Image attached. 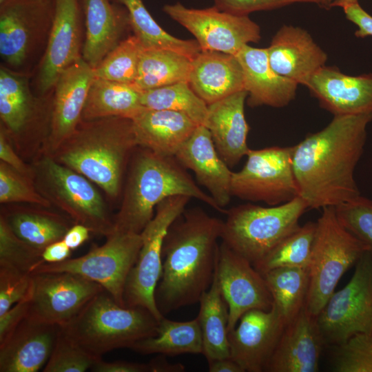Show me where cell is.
Returning <instances> with one entry per match:
<instances>
[{"label":"cell","mask_w":372,"mask_h":372,"mask_svg":"<svg viewBox=\"0 0 372 372\" xmlns=\"http://www.w3.org/2000/svg\"><path fill=\"white\" fill-rule=\"evenodd\" d=\"M371 114L337 115L320 131L292 146L298 196L309 209L336 207L360 196L354 172Z\"/></svg>","instance_id":"6da1fadb"},{"label":"cell","mask_w":372,"mask_h":372,"mask_svg":"<svg viewBox=\"0 0 372 372\" xmlns=\"http://www.w3.org/2000/svg\"><path fill=\"white\" fill-rule=\"evenodd\" d=\"M223 221L200 208L185 210L171 225L162 249L161 274L155 291L165 314L199 302L212 284Z\"/></svg>","instance_id":"7a4b0ae2"},{"label":"cell","mask_w":372,"mask_h":372,"mask_svg":"<svg viewBox=\"0 0 372 372\" xmlns=\"http://www.w3.org/2000/svg\"><path fill=\"white\" fill-rule=\"evenodd\" d=\"M138 147L132 120L114 116L81 121L51 156L115 199L121 193L125 171Z\"/></svg>","instance_id":"3957f363"},{"label":"cell","mask_w":372,"mask_h":372,"mask_svg":"<svg viewBox=\"0 0 372 372\" xmlns=\"http://www.w3.org/2000/svg\"><path fill=\"white\" fill-rule=\"evenodd\" d=\"M136 150L121 204L114 216V231L141 234L154 217L157 205L173 196L194 198L225 213L212 197L196 185L175 156L141 147Z\"/></svg>","instance_id":"277c9868"},{"label":"cell","mask_w":372,"mask_h":372,"mask_svg":"<svg viewBox=\"0 0 372 372\" xmlns=\"http://www.w3.org/2000/svg\"><path fill=\"white\" fill-rule=\"evenodd\" d=\"M158 320L142 307L120 305L105 290L95 295L67 324L63 333L96 358L130 348L156 334Z\"/></svg>","instance_id":"5b68a950"},{"label":"cell","mask_w":372,"mask_h":372,"mask_svg":"<svg viewBox=\"0 0 372 372\" xmlns=\"http://www.w3.org/2000/svg\"><path fill=\"white\" fill-rule=\"evenodd\" d=\"M307 209L300 196L270 207L239 205L226 210L220 239L254 266L300 227L299 220Z\"/></svg>","instance_id":"8992f818"},{"label":"cell","mask_w":372,"mask_h":372,"mask_svg":"<svg viewBox=\"0 0 372 372\" xmlns=\"http://www.w3.org/2000/svg\"><path fill=\"white\" fill-rule=\"evenodd\" d=\"M32 167L34 186L52 207L94 234L106 237L114 231V217L89 179L43 153Z\"/></svg>","instance_id":"52a82bcc"},{"label":"cell","mask_w":372,"mask_h":372,"mask_svg":"<svg viewBox=\"0 0 372 372\" xmlns=\"http://www.w3.org/2000/svg\"><path fill=\"white\" fill-rule=\"evenodd\" d=\"M316 221L309 265V286L305 306L317 316L335 291L340 279L366 247L340 223L334 207H325Z\"/></svg>","instance_id":"ba28073f"},{"label":"cell","mask_w":372,"mask_h":372,"mask_svg":"<svg viewBox=\"0 0 372 372\" xmlns=\"http://www.w3.org/2000/svg\"><path fill=\"white\" fill-rule=\"evenodd\" d=\"M142 245L141 234L114 231L101 246L86 254L57 263L43 262L32 273L70 272L101 285L121 306L128 275L134 267Z\"/></svg>","instance_id":"9c48e42d"},{"label":"cell","mask_w":372,"mask_h":372,"mask_svg":"<svg viewBox=\"0 0 372 372\" xmlns=\"http://www.w3.org/2000/svg\"><path fill=\"white\" fill-rule=\"evenodd\" d=\"M191 198L183 195L173 196L157 205L154 217L141 233V247L126 281L125 306L144 307L158 320L164 316L157 307L155 291L161 274L164 239L169 227L185 210Z\"/></svg>","instance_id":"30bf717a"},{"label":"cell","mask_w":372,"mask_h":372,"mask_svg":"<svg viewBox=\"0 0 372 372\" xmlns=\"http://www.w3.org/2000/svg\"><path fill=\"white\" fill-rule=\"evenodd\" d=\"M324 344L340 345L354 335L372 333V254L356 263L349 282L334 291L317 316Z\"/></svg>","instance_id":"8fae6325"},{"label":"cell","mask_w":372,"mask_h":372,"mask_svg":"<svg viewBox=\"0 0 372 372\" xmlns=\"http://www.w3.org/2000/svg\"><path fill=\"white\" fill-rule=\"evenodd\" d=\"M292 147L249 149L242 168L233 172L232 196L269 206L287 203L298 196L292 165Z\"/></svg>","instance_id":"7c38bea8"},{"label":"cell","mask_w":372,"mask_h":372,"mask_svg":"<svg viewBox=\"0 0 372 372\" xmlns=\"http://www.w3.org/2000/svg\"><path fill=\"white\" fill-rule=\"evenodd\" d=\"M163 10L195 37L201 50L236 55L261 39L259 25L248 15L223 11L216 6L194 9L176 3L164 6Z\"/></svg>","instance_id":"4fadbf2b"},{"label":"cell","mask_w":372,"mask_h":372,"mask_svg":"<svg viewBox=\"0 0 372 372\" xmlns=\"http://www.w3.org/2000/svg\"><path fill=\"white\" fill-rule=\"evenodd\" d=\"M33 293L27 317L63 327L97 293L99 283L70 272L32 273Z\"/></svg>","instance_id":"5bb4252c"},{"label":"cell","mask_w":372,"mask_h":372,"mask_svg":"<svg viewBox=\"0 0 372 372\" xmlns=\"http://www.w3.org/2000/svg\"><path fill=\"white\" fill-rule=\"evenodd\" d=\"M54 14L53 0H6L0 4V54L8 66L25 64Z\"/></svg>","instance_id":"9a60e30c"},{"label":"cell","mask_w":372,"mask_h":372,"mask_svg":"<svg viewBox=\"0 0 372 372\" xmlns=\"http://www.w3.org/2000/svg\"><path fill=\"white\" fill-rule=\"evenodd\" d=\"M216 276L229 310L228 333L251 309L268 311L273 299L263 276L246 258L224 242L219 246Z\"/></svg>","instance_id":"2e32d148"},{"label":"cell","mask_w":372,"mask_h":372,"mask_svg":"<svg viewBox=\"0 0 372 372\" xmlns=\"http://www.w3.org/2000/svg\"><path fill=\"white\" fill-rule=\"evenodd\" d=\"M53 1L52 21L37 80V87L41 94L54 89L61 74L82 58L83 10L79 0Z\"/></svg>","instance_id":"e0dca14e"},{"label":"cell","mask_w":372,"mask_h":372,"mask_svg":"<svg viewBox=\"0 0 372 372\" xmlns=\"http://www.w3.org/2000/svg\"><path fill=\"white\" fill-rule=\"evenodd\" d=\"M94 79V69L83 58L64 70L54 87L48 132L43 153L51 156L81 121L83 107Z\"/></svg>","instance_id":"ac0fdd59"},{"label":"cell","mask_w":372,"mask_h":372,"mask_svg":"<svg viewBox=\"0 0 372 372\" xmlns=\"http://www.w3.org/2000/svg\"><path fill=\"white\" fill-rule=\"evenodd\" d=\"M285 327L273 307L248 311L228 333L230 358L245 372L265 371Z\"/></svg>","instance_id":"d6986e66"},{"label":"cell","mask_w":372,"mask_h":372,"mask_svg":"<svg viewBox=\"0 0 372 372\" xmlns=\"http://www.w3.org/2000/svg\"><path fill=\"white\" fill-rule=\"evenodd\" d=\"M303 85L333 116L372 115V73L351 76L324 65Z\"/></svg>","instance_id":"ffe728a7"},{"label":"cell","mask_w":372,"mask_h":372,"mask_svg":"<svg viewBox=\"0 0 372 372\" xmlns=\"http://www.w3.org/2000/svg\"><path fill=\"white\" fill-rule=\"evenodd\" d=\"M323 344L317 316L304 305L285 327L265 371L316 372Z\"/></svg>","instance_id":"44dd1931"},{"label":"cell","mask_w":372,"mask_h":372,"mask_svg":"<svg viewBox=\"0 0 372 372\" xmlns=\"http://www.w3.org/2000/svg\"><path fill=\"white\" fill-rule=\"evenodd\" d=\"M61 327L23 319L0 342L1 372H37L48 361Z\"/></svg>","instance_id":"7402d4cb"},{"label":"cell","mask_w":372,"mask_h":372,"mask_svg":"<svg viewBox=\"0 0 372 372\" xmlns=\"http://www.w3.org/2000/svg\"><path fill=\"white\" fill-rule=\"evenodd\" d=\"M267 49L272 69L279 75L301 85L326 65L327 61V53L311 34L291 25H282Z\"/></svg>","instance_id":"603a6c76"},{"label":"cell","mask_w":372,"mask_h":372,"mask_svg":"<svg viewBox=\"0 0 372 372\" xmlns=\"http://www.w3.org/2000/svg\"><path fill=\"white\" fill-rule=\"evenodd\" d=\"M185 167L195 174L197 182L209 193L218 207L224 209L232 196L233 172L219 156L208 129L198 125L175 155Z\"/></svg>","instance_id":"cb8c5ba5"},{"label":"cell","mask_w":372,"mask_h":372,"mask_svg":"<svg viewBox=\"0 0 372 372\" xmlns=\"http://www.w3.org/2000/svg\"><path fill=\"white\" fill-rule=\"evenodd\" d=\"M245 90L208 105L205 125L210 132L215 147L229 167L236 165L249 149V126L245 116Z\"/></svg>","instance_id":"d4e9b609"},{"label":"cell","mask_w":372,"mask_h":372,"mask_svg":"<svg viewBox=\"0 0 372 372\" xmlns=\"http://www.w3.org/2000/svg\"><path fill=\"white\" fill-rule=\"evenodd\" d=\"M236 56L242 68L249 106L280 108L295 99L299 84L279 75L272 69L267 48H256L246 45Z\"/></svg>","instance_id":"484cf974"},{"label":"cell","mask_w":372,"mask_h":372,"mask_svg":"<svg viewBox=\"0 0 372 372\" xmlns=\"http://www.w3.org/2000/svg\"><path fill=\"white\" fill-rule=\"evenodd\" d=\"M85 37L82 58L94 69L130 28L126 8L111 0H82Z\"/></svg>","instance_id":"4316f807"},{"label":"cell","mask_w":372,"mask_h":372,"mask_svg":"<svg viewBox=\"0 0 372 372\" xmlns=\"http://www.w3.org/2000/svg\"><path fill=\"white\" fill-rule=\"evenodd\" d=\"M188 83L210 105L245 90L242 66L236 55L201 50L192 60Z\"/></svg>","instance_id":"83f0119b"},{"label":"cell","mask_w":372,"mask_h":372,"mask_svg":"<svg viewBox=\"0 0 372 372\" xmlns=\"http://www.w3.org/2000/svg\"><path fill=\"white\" fill-rule=\"evenodd\" d=\"M132 120L138 147L173 156L199 125L183 113L167 110L144 108Z\"/></svg>","instance_id":"f1b7e54d"},{"label":"cell","mask_w":372,"mask_h":372,"mask_svg":"<svg viewBox=\"0 0 372 372\" xmlns=\"http://www.w3.org/2000/svg\"><path fill=\"white\" fill-rule=\"evenodd\" d=\"M39 102L27 76L5 65L0 68V117L10 138L20 139L37 120Z\"/></svg>","instance_id":"f546056e"},{"label":"cell","mask_w":372,"mask_h":372,"mask_svg":"<svg viewBox=\"0 0 372 372\" xmlns=\"http://www.w3.org/2000/svg\"><path fill=\"white\" fill-rule=\"evenodd\" d=\"M49 209L41 206L12 207L1 211V216L18 237L43 251L49 245L63 240L74 224L67 216Z\"/></svg>","instance_id":"4dcf8cb0"},{"label":"cell","mask_w":372,"mask_h":372,"mask_svg":"<svg viewBox=\"0 0 372 372\" xmlns=\"http://www.w3.org/2000/svg\"><path fill=\"white\" fill-rule=\"evenodd\" d=\"M198 302L200 310L197 318L203 339V354L208 362L230 358L227 330L229 310L220 291L216 271L212 284Z\"/></svg>","instance_id":"1f68e13d"},{"label":"cell","mask_w":372,"mask_h":372,"mask_svg":"<svg viewBox=\"0 0 372 372\" xmlns=\"http://www.w3.org/2000/svg\"><path fill=\"white\" fill-rule=\"evenodd\" d=\"M144 108L141 102V92L132 86L94 77L81 121L114 116L132 119Z\"/></svg>","instance_id":"d6a6232c"},{"label":"cell","mask_w":372,"mask_h":372,"mask_svg":"<svg viewBox=\"0 0 372 372\" xmlns=\"http://www.w3.org/2000/svg\"><path fill=\"white\" fill-rule=\"evenodd\" d=\"M144 355H177L200 354L203 352V339L197 318L186 322H177L163 316L155 335L136 342L131 348Z\"/></svg>","instance_id":"836d02e7"},{"label":"cell","mask_w":372,"mask_h":372,"mask_svg":"<svg viewBox=\"0 0 372 372\" xmlns=\"http://www.w3.org/2000/svg\"><path fill=\"white\" fill-rule=\"evenodd\" d=\"M192 60L165 49H143L132 86L141 92L188 81Z\"/></svg>","instance_id":"e575fe53"},{"label":"cell","mask_w":372,"mask_h":372,"mask_svg":"<svg viewBox=\"0 0 372 372\" xmlns=\"http://www.w3.org/2000/svg\"><path fill=\"white\" fill-rule=\"evenodd\" d=\"M273 299V307L289 323L304 307L309 286V268L280 267L262 274Z\"/></svg>","instance_id":"d590c367"},{"label":"cell","mask_w":372,"mask_h":372,"mask_svg":"<svg viewBox=\"0 0 372 372\" xmlns=\"http://www.w3.org/2000/svg\"><path fill=\"white\" fill-rule=\"evenodd\" d=\"M112 1L123 6L127 10L130 28L143 49L169 50L191 60L201 52L196 39H180L161 28L145 8L143 0Z\"/></svg>","instance_id":"8d00e7d4"},{"label":"cell","mask_w":372,"mask_h":372,"mask_svg":"<svg viewBox=\"0 0 372 372\" xmlns=\"http://www.w3.org/2000/svg\"><path fill=\"white\" fill-rule=\"evenodd\" d=\"M142 105L147 109L183 113L199 125H205L208 105L191 88L188 81L141 92Z\"/></svg>","instance_id":"74e56055"},{"label":"cell","mask_w":372,"mask_h":372,"mask_svg":"<svg viewBox=\"0 0 372 372\" xmlns=\"http://www.w3.org/2000/svg\"><path fill=\"white\" fill-rule=\"evenodd\" d=\"M316 222H307L282 240L254 265L262 275L280 267L309 268Z\"/></svg>","instance_id":"f35d334b"},{"label":"cell","mask_w":372,"mask_h":372,"mask_svg":"<svg viewBox=\"0 0 372 372\" xmlns=\"http://www.w3.org/2000/svg\"><path fill=\"white\" fill-rule=\"evenodd\" d=\"M143 50L136 36L127 37L94 69V77L132 86L137 75Z\"/></svg>","instance_id":"ab89813d"},{"label":"cell","mask_w":372,"mask_h":372,"mask_svg":"<svg viewBox=\"0 0 372 372\" xmlns=\"http://www.w3.org/2000/svg\"><path fill=\"white\" fill-rule=\"evenodd\" d=\"M43 262L42 251L18 237L0 215V263L32 273Z\"/></svg>","instance_id":"60d3db41"},{"label":"cell","mask_w":372,"mask_h":372,"mask_svg":"<svg viewBox=\"0 0 372 372\" xmlns=\"http://www.w3.org/2000/svg\"><path fill=\"white\" fill-rule=\"evenodd\" d=\"M1 203H28L51 208L50 203L36 189L33 179L0 161Z\"/></svg>","instance_id":"b9f144b4"},{"label":"cell","mask_w":372,"mask_h":372,"mask_svg":"<svg viewBox=\"0 0 372 372\" xmlns=\"http://www.w3.org/2000/svg\"><path fill=\"white\" fill-rule=\"evenodd\" d=\"M336 347L333 371L372 372V333L354 335Z\"/></svg>","instance_id":"7bdbcfd3"},{"label":"cell","mask_w":372,"mask_h":372,"mask_svg":"<svg viewBox=\"0 0 372 372\" xmlns=\"http://www.w3.org/2000/svg\"><path fill=\"white\" fill-rule=\"evenodd\" d=\"M338 220L372 254V200L361 196L335 207Z\"/></svg>","instance_id":"ee69618b"},{"label":"cell","mask_w":372,"mask_h":372,"mask_svg":"<svg viewBox=\"0 0 372 372\" xmlns=\"http://www.w3.org/2000/svg\"><path fill=\"white\" fill-rule=\"evenodd\" d=\"M98 360L72 342L61 327L52 352L43 371L84 372L91 369Z\"/></svg>","instance_id":"f6af8a7d"},{"label":"cell","mask_w":372,"mask_h":372,"mask_svg":"<svg viewBox=\"0 0 372 372\" xmlns=\"http://www.w3.org/2000/svg\"><path fill=\"white\" fill-rule=\"evenodd\" d=\"M32 293V273L0 263V315Z\"/></svg>","instance_id":"bcb514c9"},{"label":"cell","mask_w":372,"mask_h":372,"mask_svg":"<svg viewBox=\"0 0 372 372\" xmlns=\"http://www.w3.org/2000/svg\"><path fill=\"white\" fill-rule=\"evenodd\" d=\"M215 6L223 11L239 15L282 8L295 3H312L330 8L333 0H213Z\"/></svg>","instance_id":"7dc6e473"},{"label":"cell","mask_w":372,"mask_h":372,"mask_svg":"<svg viewBox=\"0 0 372 372\" xmlns=\"http://www.w3.org/2000/svg\"><path fill=\"white\" fill-rule=\"evenodd\" d=\"M32 296V295L18 302L4 313L0 315V342L5 340L27 317Z\"/></svg>","instance_id":"c3c4849f"},{"label":"cell","mask_w":372,"mask_h":372,"mask_svg":"<svg viewBox=\"0 0 372 372\" xmlns=\"http://www.w3.org/2000/svg\"><path fill=\"white\" fill-rule=\"evenodd\" d=\"M10 138L3 125L0 130V159L19 172L32 178L33 169L28 165L14 152Z\"/></svg>","instance_id":"681fc988"},{"label":"cell","mask_w":372,"mask_h":372,"mask_svg":"<svg viewBox=\"0 0 372 372\" xmlns=\"http://www.w3.org/2000/svg\"><path fill=\"white\" fill-rule=\"evenodd\" d=\"M344 11L346 18L358 27V30L355 32L356 37H372V16L358 3L344 8Z\"/></svg>","instance_id":"f907efd6"},{"label":"cell","mask_w":372,"mask_h":372,"mask_svg":"<svg viewBox=\"0 0 372 372\" xmlns=\"http://www.w3.org/2000/svg\"><path fill=\"white\" fill-rule=\"evenodd\" d=\"M94 372H150L148 363H138L124 360L105 362L96 360L91 369Z\"/></svg>","instance_id":"816d5d0a"},{"label":"cell","mask_w":372,"mask_h":372,"mask_svg":"<svg viewBox=\"0 0 372 372\" xmlns=\"http://www.w3.org/2000/svg\"><path fill=\"white\" fill-rule=\"evenodd\" d=\"M71 249L63 240L54 242L47 246L42 251L44 262L57 263L70 258Z\"/></svg>","instance_id":"f5cc1de1"},{"label":"cell","mask_w":372,"mask_h":372,"mask_svg":"<svg viewBox=\"0 0 372 372\" xmlns=\"http://www.w3.org/2000/svg\"><path fill=\"white\" fill-rule=\"evenodd\" d=\"M90 229L81 224H74L65 234L63 240L72 250L80 247L90 236Z\"/></svg>","instance_id":"db71d44e"},{"label":"cell","mask_w":372,"mask_h":372,"mask_svg":"<svg viewBox=\"0 0 372 372\" xmlns=\"http://www.w3.org/2000/svg\"><path fill=\"white\" fill-rule=\"evenodd\" d=\"M150 372H183L185 368L181 363H170L164 357H157L149 363Z\"/></svg>","instance_id":"11a10c76"},{"label":"cell","mask_w":372,"mask_h":372,"mask_svg":"<svg viewBox=\"0 0 372 372\" xmlns=\"http://www.w3.org/2000/svg\"><path fill=\"white\" fill-rule=\"evenodd\" d=\"M209 372H245L231 358H223L208 362Z\"/></svg>","instance_id":"9f6ffc18"},{"label":"cell","mask_w":372,"mask_h":372,"mask_svg":"<svg viewBox=\"0 0 372 372\" xmlns=\"http://www.w3.org/2000/svg\"><path fill=\"white\" fill-rule=\"evenodd\" d=\"M358 3V0H333L331 7L338 6L343 9L349 6Z\"/></svg>","instance_id":"6f0895ef"},{"label":"cell","mask_w":372,"mask_h":372,"mask_svg":"<svg viewBox=\"0 0 372 372\" xmlns=\"http://www.w3.org/2000/svg\"><path fill=\"white\" fill-rule=\"evenodd\" d=\"M6 0H0V4L3 3Z\"/></svg>","instance_id":"680465c9"}]
</instances>
